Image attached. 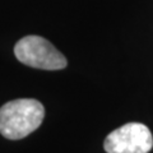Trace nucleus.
Returning <instances> with one entry per match:
<instances>
[{"label":"nucleus","instance_id":"obj_2","mask_svg":"<svg viewBox=\"0 0 153 153\" xmlns=\"http://www.w3.org/2000/svg\"><path fill=\"white\" fill-rule=\"evenodd\" d=\"M14 55L22 64L44 70H60L66 68L68 60L46 38L26 36L14 46Z\"/></svg>","mask_w":153,"mask_h":153},{"label":"nucleus","instance_id":"obj_1","mask_svg":"<svg viewBox=\"0 0 153 153\" xmlns=\"http://www.w3.org/2000/svg\"><path fill=\"white\" fill-rule=\"evenodd\" d=\"M45 108L37 100L19 98L0 107V134L18 140L33 133L44 121Z\"/></svg>","mask_w":153,"mask_h":153},{"label":"nucleus","instance_id":"obj_3","mask_svg":"<svg viewBox=\"0 0 153 153\" xmlns=\"http://www.w3.org/2000/svg\"><path fill=\"white\" fill-rule=\"evenodd\" d=\"M153 147V137L144 124L128 123L108 134L103 148L107 153H148Z\"/></svg>","mask_w":153,"mask_h":153}]
</instances>
